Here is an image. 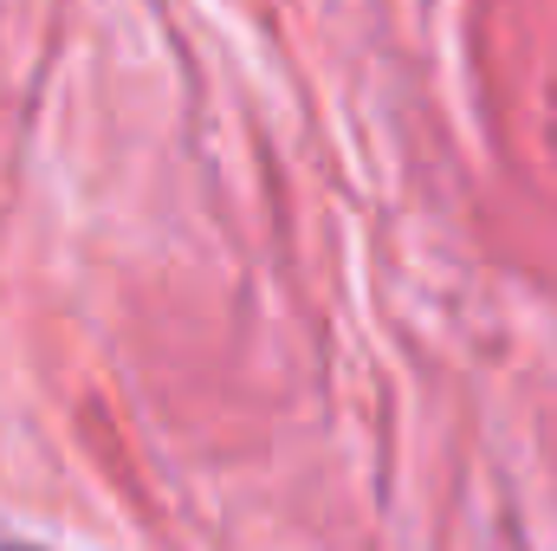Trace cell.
Here are the masks:
<instances>
[{
    "instance_id": "cell-1",
    "label": "cell",
    "mask_w": 557,
    "mask_h": 551,
    "mask_svg": "<svg viewBox=\"0 0 557 551\" xmlns=\"http://www.w3.org/2000/svg\"><path fill=\"white\" fill-rule=\"evenodd\" d=\"M0 551H39V546H0Z\"/></svg>"
}]
</instances>
